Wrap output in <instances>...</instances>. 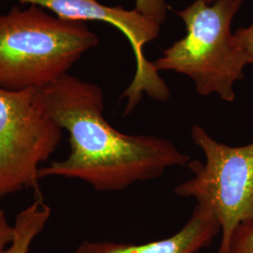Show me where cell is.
<instances>
[{"mask_svg":"<svg viewBox=\"0 0 253 253\" xmlns=\"http://www.w3.org/2000/svg\"><path fill=\"white\" fill-rule=\"evenodd\" d=\"M14 237V227L9 222L6 212L0 208V253H3Z\"/></svg>","mask_w":253,"mask_h":253,"instance_id":"obj_11","label":"cell"},{"mask_svg":"<svg viewBox=\"0 0 253 253\" xmlns=\"http://www.w3.org/2000/svg\"><path fill=\"white\" fill-rule=\"evenodd\" d=\"M206 3H208V4H212V3H214L215 1H217V0H204Z\"/></svg>","mask_w":253,"mask_h":253,"instance_id":"obj_12","label":"cell"},{"mask_svg":"<svg viewBox=\"0 0 253 253\" xmlns=\"http://www.w3.org/2000/svg\"><path fill=\"white\" fill-rule=\"evenodd\" d=\"M220 232L215 213L196 205L187 223L176 234L158 241L134 245L110 241H84L75 253H198Z\"/></svg>","mask_w":253,"mask_h":253,"instance_id":"obj_7","label":"cell"},{"mask_svg":"<svg viewBox=\"0 0 253 253\" xmlns=\"http://www.w3.org/2000/svg\"><path fill=\"white\" fill-rule=\"evenodd\" d=\"M38 94L48 117L68 131L71 145L64 160L40 170V179H77L99 191H120L190 162L167 139L125 134L111 126L103 117V92L93 83L67 73Z\"/></svg>","mask_w":253,"mask_h":253,"instance_id":"obj_1","label":"cell"},{"mask_svg":"<svg viewBox=\"0 0 253 253\" xmlns=\"http://www.w3.org/2000/svg\"><path fill=\"white\" fill-rule=\"evenodd\" d=\"M228 253H253V224L235 231Z\"/></svg>","mask_w":253,"mask_h":253,"instance_id":"obj_9","label":"cell"},{"mask_svg":"<svg viewBox=\"0 0 253 253\" xmlns=\"http://www.w3.org/2000/svg\"><path fill=\"white\" fill-rule=\"evenodd\" d=\"M191 138L204 154L205 163L190 161L187 167L193 176L173 192L215 213L221 233L217 253H228L235 231L253 224V142L230 146L217 142L199 125L192 126Z\"/></svg>","mask_w":253,"mask_h":253,"instance_id":"obj_4","label":"cell"},{"mask_svg":"<svg viewBox=\"0 0 253 253\" xmlns=\"http://www.w3.org/2000/svg\"><path fill=\"white\" fill-rule=\"evenodd\" d=\"M99 38L81 21L54 17L37 5L0 15V88H40L56 80Z\"/></svg>","mask_w":253,"mask_h":253,"instance_id":"obj_2","label":"cell"},{"mask_svg":"<svg viewBox=\"0 0 253 253\" xmlns=\"http://www.w3.org/2000/svg\"><path fill=\"white\" fill-rule=\"evenodd\" d=\"M37 196L30 206L17 214L13 223V240L2 253H29L33 241L44 230L52 210L41 193Z\"/></svg>","mask_w":253,"mask_h":253,"instance_id":"obj_8","label":"cell"},{"mask_svg":"<svg viewBox=\"0 0 253 253\" xmlns=\"http://www.w3.org/2000/svg\"><path fill=\"white\" fill-rule=\"evenodd\" d=\"M63 129L48 117L38 88H0V198L39 191L40 170L60 145Z\"/></svg>","mask_w":253,"mask_h":253,"instance_id":"obj_5","label":"cell"},{"mask_svg":"<svg viewBox=\"0 0 253 253\" xmlns=\"http://www.w3.org/2000/svg\"><path fill=\"white\" fill-rule=\"evenodd\" d=\"M243 0H195L176 11L186 26V36L163 51L153 62L160 71L184 74L197 93L217 95L227 102L235 100L236 82L244 79L247 56L231 31L233 19Z\"/></svg>","mask_w":253,"mask_h":253,"instance_id":"obj_3","label":"cell"},{"mask_svg":"<svg viewBox=\"0 0 253 253\" xmlns=\"http://www.w3.org/2000/svg\"><path fill=\"white\" fill-rule=\"evenodd\" d=\"M235 42L242 49L249 64L253 63V23L248 27L238 28L234 34Z\"/></svg>","mask_w":253,"mask_h":253,"instance_id":"obj_10","label":"cell"},{"mask_svg":"<svg viewBox=\"0 0 253 253\" xmlns=\"http://www.w3.org/2000/svg\"><path fill=\"white\" fill-rule=\"evenodd\" d=\"M23 5H37L56 14V17L72 21H99L118 28L126 37L135 57L136 71L131 84L121 95L126 100L125 115L130 114L144 94L159 101L170 97V90L154 63L145 54V47L156 40L161 25L140 11L122 6L111 7L98 0H17Z\"/></svg>","mask_w":253,"mask_h":253,"instance_id":"obj_6","label":"cell"}]
</instances>
